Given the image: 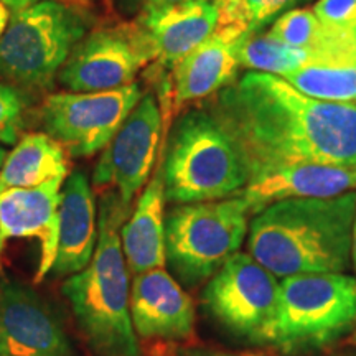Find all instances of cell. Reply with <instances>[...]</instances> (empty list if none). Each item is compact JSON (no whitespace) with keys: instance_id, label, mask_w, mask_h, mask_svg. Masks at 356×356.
I'll use <instances>...</instances> for the list:
<instances>
[{"instance_id":"1","label":"cell","mask_w":356,"mask_h":356,"mask_svg":"<svg viewBox=\"0 0 356 356\" xmlns=\"http://www.w3.org/2000/svg\"><path fill=\"white\" fill-rule=\"evenodd\" d=\"M213 114L249 180L297 163L356 165V104L315 99L280 76L249 71L222 89Z\"/></svg>"},{"instance_id":"2","label":"cell","mask_w":356,"mask_h":356,"mask_svg":"<svg viewBox=\"0 0 356 356\" xmlns=\"http://www.w3.org/2000/svg\"><path fill=\"white\" fill-rule=\"evenodd\" d=\"M356 193L293 198L252 218L249 254L275 277L343 273L351 257Z\"/></svg>"},{"instance_id":"3","label":"cell","mask_w":356,"mask_h":356,"mask_svg":"<svg viewBox=\"0 0 356 356\" xmlns=\"http://www.w3.org/2000/svg\"><path fill=\"white\" fill-rule=\"evenodd\" d=\"M129 210L118 191L102 195L95 256L63 284L74 318L97 356H139L131 317V273L121 243Z\"/></svg>"},{"instance_id":"4","label":"cell","mask_w":356,"mask_h":356,"mask_svg":"<svg viewBox=\"0 0 356 356\" xmlns=\"http://www.w3.org/2000/svg\"><path fill=\"white\" fill-rule=\"evenodd\" d=\"M165 200L186 204L233 197L249 181L238 145L213 113L190 111L172 129L162 165Z\"/></svg>"},{"instance_id":"5","label":"cell","mask_w":356,"mask_h":356,"mask_svg":"<svg viewBox=\"0 0 356 356\" xmlns=\"http://www.w3.org/2000/svg\"><path fill=\"white\" fill-rule=\"evenodd\" d=\"M356 327V279L343 273L304 274L279 282L273 348L284 355L322 350Z\"/></svg>"},{"instance_id":"6","label":"cell","mask_w":356,"mask_h":356,"mask_svg":"<svg viewBox=\"0 0 356 356\" xmlns=\"http://www.w3.org/2000/svg\"><path fill=\"white\" fill-rule=\"evenodd\" d=\"M251 208L243 195L215 202L178 204L165 218V252L186 284L213 277L239 252Z\"/></svg>"},{"instance_id":"7","label":"cell","mask_w":356,"mask_h":356,"mask_svg":"<svg viewBox=\"0 0 356 356\" xmlns=\"http://www.w3.org/2000/svg\"><path fill=\"white\" fill-rule=\"evenodd\" d=\"M84 33L83 17L56 0L15 10L0 38V74L22 86H48Z\"/></svg>"},{"instance_id":"8","label":"cell","mask_w":356,"mask_h":356,"mask_svg":"<svg viewBox=\"0 0 356 356\" xmlns=\"http://www.w3.org/2000/svg\"><path fill=\"white\" fill-rule=\"evenodd\" d=\"M203 305L233 335L269 346L279 309V282L251 254L236 252L204 287Z\"/></svg>"},{"instance_id":"9","label":"cell","mask_w":356,"mask_h":356,"mask_svg":"<svg viewBox=\"0 0 356 356\" xmlns=\"http://www.w3.org/2000/svg\"><path fill=\"white\" fill-rule=\"evenodd\" d=\"M142 96L136 83L113 91L51 95L43 106L44 129L73 157H89L113 140Z\"/></svg>"},{"instance_id":"10","label":"cell","mask_w":356,"mask_h":356,"mask_svg":"<svg viewBox=\"0 0 356 356\" xmlns=\"http://www.w3.org/2000/svg\"><path fill=\"white\" fill-rule=\"evenodd\" d=\"M150 61L152 55L136 24L102 29L81 38L66 60L60 79L76 92L113 91L131 84Z\"/></svg>"},{"instance_id":"11","label":"cell","mask_w":356,"mask_h":356,"mask_svg":"<svg viewBox=\"0 0 356 356\" xmlns=\"http://www.w3.org/2000/svg\"><path fill=\"white\" fill-rule=\"evenodd\" d=\"M162 124L159 102L154 95L147 92L127 115L113 140L104 147V154L95 168L92 184L97 188L115 186L122 202L131 207L152 172Z\"/></svg>"},{"instance_id":"12","label":"cell","mask_w":356,"mask_h":356,"mask_svg":"<svg viewBox=\"0 0 356 356\" xmlns=\"http://www.w3.org/2000/svg\"><path fill=\"white\" fill-rule=\"evenodd\" d=\"M0 356H73L50 305L17 282L0 284Z\"/></svg>"},{"instance_id":"13","label":"cell","mask_w":356,"mask_h":356,"mask_svg":"<svg viewBox=\"0 0 356 356\" xmlns=\"http://www.w3.org/2000/svg\"><path fill=\"white\" fill-rule=\"evenodd\" d=\"M246 37L248 33L234 26L218 25L210 38L178 61L162 86L163 119L186 102L200 101L233 84L239 68V44Z\"/></svg>"},{"instance_id":"14","label":"cell","mask_w":356,"mask_h":356,"mask_svg":"<svg viewBox=\"0 0 356 356\" xmlns=\"http://www.w3.org/2000/svg\"><path fill=\"white\" fill-rule=\"evenodd\" d=\"M63 181H48L33 188L0 191V256L8 239H40V264L35 282L51 273L60 238V204Z\"/></svg>"},{"instance_id":"15","label":"cell","mask_w":356,"mask_h":356,"mask_svg":"<svg viewBox=\"0 0 356 356\" xmlns=\"http://www.w3.org/2000/svg\"><path fill=\"white\" fill-rule=\"evenodd\" d=\"M131 317L142 340L185 341L195 333L193 300L163 267L134 277Z\"/></svg>"},{"instance_id":"16","label":"cell","mask_w":356,"mask_h":356,"mask_svg":"<svg viewBox=\"0 0 356 356\" xmlns=\"http://www.w3.org/2000/svg\"><path fill=\"white\" fill-rule=\"evenodd\" d=\"M152 61L172 70L218 26L215 0H180L140 12L136 22Z\"/></svg>"},{"instance_id":"17","label":"cell","mask_w":356,"mask_h":356,"mask_svg":"<svg viewBox=\"0 0 356 356\" xmlns=\"http://www.w3.org/2000/svg\"><path fill=\"white\" fill-rule=\"evenodd\" d=\"M356 188V165L297 163L267 172L241 190L251 215L269 204L293 198H333Z\"/></svg>"},{"instance_id":"18","label":"cell","mask_w":356,"mask_h":356,"mask_svg":"<svg viewBox=\"0 0 356 356\" xmlns=\"http://www.w3.org/2000/svg\"><path fill=\"white\" fill-rule=\"evenodd\" d=\"M97 244L96 202L84 172L71 173L61 191L60 238L53 273L73 275L83 270Z\"/></svg>"},{"instance_id":"19","label":"cell","mask_w":356,"mask_h":356,"mask_svg":"<svg viewBox=\"0 0 356 356\" xmlns=\"http://www.w3.org/2000/svg\"><path fill=\"white\" fill-rule=\"evenodd\" d=\"M165 188L162 168L154 173L137 200L132 216L122 225L121 243L129 273L134 275L165 266Z\"/></svg>"},{"instance_id":"20","label":"cell","mask_w":356,"mask_h":356,"mask_svg":"<svg viewBox=\"0 0 356 356\" xmlns=\"http://www.w3.org/2000/svg\"><path fill=\"white\" fill-rule=\"evenodd\" d=\"M68 177L63 147L48 134H29L0 167V191L33 188Z\"/></svg>"},{"instance_id":"21","label":"cell","mask_w":356,"mask_h":356,"mask_svg":"<svg viewBox=\"0 0 356 356\" xmlns=\"http://www.w3.org/2000/svg\"><path fill=\"white\" fill-rule=\"evenodd\" d=\"M284 79L315 99L356 104V58L353 48L317 53Z\"/></svg>"},{"instance_id":"22","label":"cell","mask_w":356,"mask_h":356,"mask_svg":"<svg viewBox=\"0 0 356 356\" xmlns=\"http://www.w3.org/2000/svg\"><path fill=\"white\" fill-rule=\"evenodd\" d=\"M264 35L289 47L317 53L351 48L350 32H333L307 8H292L286 12L270 25Z\"/></svg>"},{"instance_id":"23","label":"cell","mask_w":356,"mask_h":356,"mask_svg":"<svg viewBox=\"0 0 356 356\" xmlns=\"http://www.w3.org/2000/svg\"><path fill=\"white\" fill-rule=\"evenodd\" d=\"M315 55L317 51L289 47L266 35H249L239 44L238 61L243 68L284 78L299 70Z\"/></svg>"},{"instance_id":"24","label":"cell","mask_w":356,"mask_h":356,"mask_svg":"<svg viewBox=\"0 0 356 356\" xmlns=\"http://www.w3.org/2000/svg\"><path fill=\"white\" fill-rule=\"evenodd\" d=\"M305 0H215L218 25L254 35Z\"/></svg>"},{"instance_id":"25","label":"cell","mask_w":356,"mask_h":356,"mask_svg":"<svg viewBox=\"0 0 356 356\" xmlns=\"http://www.w3.org/2000/svg\"><path fill=\"white\" fill-rule=\"evenodd\" d=\"M24 99L8 84L0 83V142L15 144L22 127Z\"/></svg>"},{"instance_id":"26","label":"cell","mask_w":356,"mask_h":356,"mask_svg":"<svg viewBox=\"0 0 356 356\" xmlns=\"http://www.w3.org/2000/svg\"><path fill=\"white\" fill-rule=\"evenodd\" d=\"M312 12L333 32L348 33L356 24V0H318Z\"/></svg>"},{"instance_id":"27","label":"cell","mask_w":356,"mask_h":356,"mask_svg":"<svg viewBox=\"0 0 356 356\" xmlns=\"http://www.w3.org/2000/svg\"><path fill=\"white\" fill-rule=\"evenodd\" d=\"M132 6L139 7L140 12L147 10V8L152 7H160V6H167V3H173V2H180V0H129Z\"/></svg>"},{"instance_id":"28","label":"cell","mask_w":356,"mask_h":356,"mask_svg":"<svg viewBox=\"0 0 356 356\" xmlns=\"http://www.w3.org/2000/svg\"><path fill=\"white\" fill-rule=\"evenodd\" d=\"M2 2L6 3L8 8H13V10H20V8L30 7V6H33V3L42 2V0H2Z\"/></svg>"},{"instance_id":"29","label":"cell","mask_w":356,"mask_h":356,"mask_svg":"<svg viewBox=\"0 0 356 356\" xmlns=\"http://www.w3.org/2000/svg\"><path fill=\"white\" fill-rule=\"evenodd\" d=\"M8 20H10V15H8V7L0 0V38H2L3 32H6Z\"/></svg>"},{"instance_id":"30","label":"cell","mask_w":356,"mask_h":356,"mask_svg":"<svg viewBox=\"0 0 356 356\" xmlns=\"http://www.w3.org/2000/svg\"><path fill=\"white\" fill-rule=\"evenodd\" d=\"M351 257H353V264L356 269V218L353 225V234H351Z\"/></svg>"},{"instance_id":"31","label":"cell","mask_w":356,"mask_h":356,"mask_svg":"<svg viewBox=\"0 0 356 356\" xmlns=\"http://www.w3.org/2000/svg\"><path fill=\"white\" fill-rule=\"evenodd\" d=\"M208 356H270V355H262V353H215Z\"/></svg>"},{"instance_id":"32","label":"cell","mask_w":356,"mask_h":356,"mask_svg":"<svg viewBox=\"0 0 356 356\" xmlns=\"http://www.w3.org/2000/svg\"><path fill=\"white\" fill-rule=\"evenodd\" d=\"M350 40H351V48H353V55L356 58V24L351 26L350 30Z\"/></svg>"},{"instance_id":"33","label":"cell","mask_w":356,"mask_h":356,"mask_svg":"<svg viewBox=\"0 0 356 356\" xmlns=\"http://www.w3.org/2000/svg\"><path fill=\"white\" fill-rule=\"evenodd\" d=\"M6 157H7L6 150H3L2 147H0V167H2V163H3V160H6Z\"/></svg>"},{"instance_id":"34","label":"cell","mask_w":356,"mask_h":356,"mask_svg":"<svg viewBox=\"0 0 356 356\" xmlns=\"http://www.w3.org/2000/svg\"><path fill=\"white\" fill-rule=\"evenodd\" d=\"M353 340H356V330H355V335H353Z\"/></svg>"}]
</instances>
